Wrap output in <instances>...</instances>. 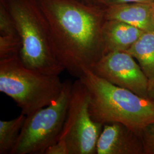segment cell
<instances>
[{
	"instance_id": "obj_14",
	"label": "cell",
	"mask_w": 154,
	"mask_h": 154,
	"mask_svg": "<svg viewBox=\"0 0 154 154\" xmlns=\"http://www.w3.org/2000/svg\"><path fill=\"white\" fill-rule=\"evenodd\" d=\"M44 154H70V152L65 143L58 140L46 149Z\"/></svg>"
},
{
	"instance_id": "obj_5",
	"label": "cell",
	"mask_w": 154,
	"mask_h": 154,
	"mask_svg": "<svg viewBox=\"0 0 154 154\" xmlns=\"http://www.w3.org/2000/svg\"><path fill=\"white\" fill-rule=\"evenodd\" d=\"M72 83L70 80L63 81L56 100L26 116L11 154H44L46 149L58 140L66 119Z\"/></svg>"
},
{
	"instance_id": "obj_15",
	"label": "cell",
	"mask_w": 154,
	"mask_h": 154,
	"mask_svg": "<svg viewBox=\"0 0 154 154\" xmlns=\"http://www.w3.org/2000/svg\"><path fill=\"white\" fill-rule=\"evenodd\" d=\"M101 4H103L107 6H109L126 4V3H132V2H140V3H153L154 0H95Z\"/></svg>"
},
{
	"instance_id": "obj_17",
	"label": "cell",
	"mask_w": 154,
	"mask_h": 154,
	"mask_svg": "<svg viewBox=\"0 0 154 154\" xmlns=\"http://www.w3.org/2000/svg\"><path fill=\"white\" fill-rule=\"evenodd\" d=\"M152 17H153V21L154 25V2L152 3Z\"/></svg>"
},
{
	"instance_id": "obj_18",
	"label": "cell",
	"mask_w": 154,
	"mask_h": 154,
	"mask_svg": "<svg viewBox=\"0 0 154 154\" xmlns=\"http://www.w3.org/2000/svg\"><path fill=\"white\" fill-rule=\"evenodd\" d=\"M82 1H84L87 2H89V3H91L93 1H95V0H82Z\"/></svg>"
},
{
	"instance_id": "obj_11",
	"label": "cell",
	"mask_w": 154,
	"mask_h": 154,
	"mask_svg": "<svg viewBox=\"0 0 154 154\" xmlns=\"http://www.w3.org/2000/svg\"><path fill=\"white\" fill-rule=\"evenodd\" d=\"M126 52L138 61L149 79L154 77V31L143 32Z\"/></svg>"
},
{
	"instance_id": "obj_10",
	"label": "cell",
	"mask_w": 154,
	"mask_h": 154,
	"mask_svg": "<svg viewBox=\"0 0 154 154\" xmlns=\"http://www.w3.org/2000/svg\"><path fill=\"white\" fill-rule=\"evenodd\" d=\"M142 30L125 22L105 20L102 28V39L105 54L129 49L143 34Z\"/></svg>"
},
{
	"instance_id": "obj_4",
	"label": "cell",
	"mask_w": 154,
	"mask_h": 154,
	"mask_svg": "<svg viewBox=\"0 0 154 154\" xmlns=\"http://www.w3.org/2000/svg\"><path fill=\"white\" fill-rule=\"evenodd\" d=\"M62 86L58 75L28 68L20 55L0 60V91L10 97L25 116L51 104Z\"/></svg>"
},
{
	"instance_id": "obj_12",
	"label": "cell",
	"mask_w": 154,
	"mask_h": 154,
	"mask_svg": "<svg viewBox=\"0 0 154 154\" xmlns=\"http://www.w3.org/2000/svg\"><path fill=\"white\" fill-rule=\"evenodd\" d=\"M26 116L21 113L10 121H0V154H11L20 135Z\"/></svg>"
},
{
	"instance_id": "obj_3",
	"label": "cell",
	"mask_w": 154,
	"mask_h": 154,
	"mask_svg": "<svg viewBox=\"0 0 154 154\" xmlns=\"http://www.w3.org/2000/svg\"><path fill=\"white\" fill-rule=\"evenodd\" d=\"M21 39L20 58L28 68L49 75L65 70L53 51L37 0H4Z\"/></svg>"
},
{
	"instance_id": "obj_7",
	"label": "cell",
	"mask_w": 154,
	"mask_h": 154,
	"mask_svg": "<svg viewBox=\"0 0 154 154\" xmlns=\"http://www.w3.org/2000/svg\"><path fill=\"white\" fill-rule=\"evenodd\" d=\"M135 58L126 51L107 53L90 69L116 86L148 97L149 79Z\"/></svg>"
},
{
	"instance_id": "obj_8",
	"label": "cell",
	"mask_w": 154,
	"mask_h": 154,
	"mask_svg": "<svg viewBox=\"0 0 154 154\" xmlns=\"http://www.w3.org/2000/svg\"><path fill=\"white\" fill-rule=\"evenodd\" d=\"M97 154H144L140 133L120 123L105 124L97 144Z\"/></svg>"
},
{
	"instance_id": "obj_9",
	"label": "cell",
	"mask_w": 154,
	"mask_h": 154,
	"mask_svg": "<svg viewBox=\"0 0 154 154\" xmlns=\"http://www.w3.org/2000/svg\"><path fill=\"white\" fill-rule=\"evenodd\" d=\"M104 12L106 20L125 22L143 32L154 31L152 3L132 2L109 6Z\"/></svg>"
},
{
	"instance_id": "obj_2",
	"label": "cell",
	"mask_w": 154,
	"mask_h": 154,
	"mask_svg": "<svg viewBox=\"0 0 154 154\" xmlns=\"http://www.w3.org/2000/svg\"><path fill=\"white\" fill-rule=\"evenodd\" d=\"M79 78L88 90L89 112L94 121L103 125L120 123L139 134L154 122L152 99L116 86L88 68Z\"/></svg>"
},
{
	"instance_id": "obj_6",
	"label": "cell",
	"mask_w": 154,
	"mask_h": 154,
	"mask_svg": "<svg viewBox=\"0 0 154 154\" xmlns=\"http://www.w3.org/2000/svg\"><path fill=\"white\" fill-rule=\"evenodd\" d=\"M88 106V90L78 78L72 83L66 119L58 139L66 144L70 154H97L103 125L92 119Z\"/></svg>"
},
{
	"instance_id": "obj_16",
	"label": "cell",
	"mask_w": 154,
	"mask_h": 154,
	"mask_svg": "<svg viewBox=\"0 0 154 154\" xmlns=\"http://www.w3.org/2000/svg\"><path fill=\"white\" fill-rule=\"evenodd\" d=\"M148 97L154 101V77L149 79Z\"/></svg>"
},
{
	"instance_id": "obj_13",
	"label": "cell",
	"mask_w": 154,
	"mask_h": 154,
	"mask_svg": "<svg viewBox=\"0 0 154 154\" xmlns=\"http://www.w3.org/2000/svg\"><path fill=\"white\" fill-rule=\"evenodd\" d=\"M144 154H154V122L148 125L140 132Z\"/></svg>"
},
{
	"instance_id": "obj_1",
	"label": "cell",
	"mask_w": 154,
	"mask_h": 154,
	"mask_svg": "<svg viewBox=\"0 0 154 154\" xmlns=\"http://www.w3.org/2000/svg\"><path fill=\"white\" fill-rule=\"evenodd\" d=\"M53 51L65 70L80 78L105 55L102 28L105 12L82 0H37Z\"/></svg>"
}]
</instances>
